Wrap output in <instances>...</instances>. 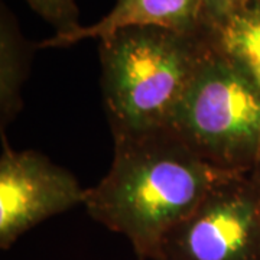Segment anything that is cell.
Instances as JSON below:
<instances>
[{"instance_id": "cell-1", "label": "cell", "mask_w": 260, "mask_h": 260, "mask_svg": "<svg viewBox=\"0 0 260 260\" xmlns=\"http://www.w3.org/2000/svg\"><path fill=\"white\" fill-rule=\"evenodd\" d=\"M114 140L107 175L87 189L85 210L123 234L140 260H153L160 240L225 177L171 129Z\"/></svg>"}, {"instance_id": "cell-2", "label": "cell", "mask_w": 260, "mask_h": 260, "mask_svg": "<svg viewBox=\"0 0 260 260\" xmlns=\"http://www.w3.org/2000/svg\"><path fill=\"white\" fill-rule=\"evenodd\" d=\"M99 42L103 99L113 139L169 129L210 35L136 26Z\"/></svg>"}, {"instance_id": "cell-3", "label": "cell", "mask_w": 260, "mask_h": 260, "mask_svg": "<svg viewBox=\"0 0 260 260\" xmlns=\"http://www.w3.org/2000/svg\"><path fill=\"white\" fill-rule=\"evenodd\" d=\"M169 129L221 171L247 174L260 164V87L211 37Z\"/></svg>"}, {"instance_id": "cell-4", "label": "cell", "mask_w": 260, "mask_h": 260, "mask_svg": "<svg viewBox=\"0 0 260 260\" xmlns=\"http://www.w3.org/2000/svg\"><path fill=\"white\" fill-rule=\"evenodd\" d=\"M153 260H260V189L232 174L160 240Z\"/></svg>"}, {"instance_id": "cell-5", "label": "cell", "mask_w": 260, "mask_h": 260, "mask_svg": "<svg viewBox=\"0 0 260 260\" xmlns=\"http://www.w3.org/2000/svg\"><path fill=\"white\" fill-rule=\"evenodd\" d=\"M0 247L9 249L22 234L49 217L84 204L87 189L65 168L37 150H15L2 132Z\"/></svg>"}, {"instance_id": "cell-6", "label": "cell", "mask_w": 260, "mask_h": 260, "mask_svg": "<svg viewBox=\"0 0 260 260\" xmlns=\"http://www.w3.org/2000/svg\"><path fill=\"white\" fill-rule=\"evenodd\" d=\"M155 26L185 35L205 34L201 26V0H117L113 9L90 26L54 35L38 48H62L84 39H103L124 28Z\"/></svg>"}, {"instance_id": "cell-7", "label": "cell", "mask_w": 260, "mask_h": 260, "mask_svg": "<svg viewBox=\"0 0 260 260\" xmlns=\"http://www.w3.org/2000/svg\"><path fill=\"white\" fill-rule=\"evenodd\" d=\"M29 45L18 22L2 5L0 16V126L2 132L22 110V85L29 68Z\"/></svg>"}, {"instance_id": "cell-8", "label": "cell", "mask_w": 260, "mask_h": 260, "mask_svg": "<svg viewBox=\"0 0 260 260\" xmlns=\"http://www.w3.org/2000/svg\"><path fill=\"white\" fill-rule=\"evenodd\" d=\"M210 37L260 87V0L249 2Z\"/></svg>"}, {"instance_id": "cell-9", "label": "cell", "mask_w": 260, "mask_h": 260, "mask_svg": "<svg viewBox=\"0 0 260 260\" xmlns=\"http://www.w3.org/2000/svg\"><path fill=\"white\" fill-rule=\"evenodd\" d=\"M42 19L55 28V35L70 34L80 28L75 0H26Z\"/></svg>"}, {"instance_id": "cell-10", "label": "cell", "mask_w": 260, "mask_h": 260, "mask_svg": "<svg viewBox=\"0 0 260 260\" xmlns=\"http://www.w3.org/2000/svg\"><path fill=\"white\" fill-rule=\"evenodd\" d=\"M251 0H201V26L211 35Z\"/></svg>"}, {"instance_id": "cell-11", "label": "cell", "mask_w": 260, "mask_h": 260, "mask_svg": "<svg viewBox=\"0 0 260 260\" xmlns=\"http://www.w3.org/2000/svg\"><path fill=\"white\" fill-rule=\"evenodd\" d=\"M249 174H250L251 178L254 179V182L257 184V186H259V189H260V164L257 165V167L254 168L253 171H250Z\"/></svg>"}]
</instances>
